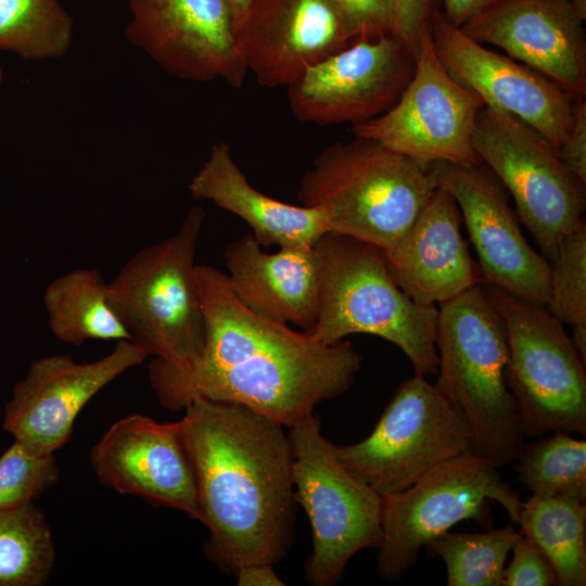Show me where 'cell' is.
<instances>
[{
	"mask_svg": "<svg viewBox=\"0 0 586 586\" xmlns=\"http://www.w3.org/2000/svg\"><path fill=\"white\" fill-rule=\"evenodd\" d=\"M473 148L512 195L520 221L550 264L561 239L585 222L586 182L533 127L488 106L479 112Z\"/></svg>",
	"mask_w": 586,
	"mask_h": 586,
	"instance_id": "obj_11",
	"label": "cell"
},
{
	"mask_svg": "<svg viewBox=\"0 0 586 586\" xmlns=\"http://www.w3.org/2000/svg\"><path fill=\"white\" fill-rule=\"evenodd\" d=\"M2 79H3V71H2V68L0 66V86L2 84Z\"/></svg>",
	"mask_w": 586,
	"mask_h": 586,
	"instance_id": "obj_41",
	"label": "cell"
},
{
	"mask_svg": "<svg viewBox=\"0 0 586 586\" xmlns=\"http://www.w3.org/2000/svg\"><path fill=\"white\" fill-rule=\"evenodd\" d=\"M461 221L455 199L436 188L408 229L381 251L391 278L415 303L441 305L483 283Z\"/></svg>",
	"mask_w": 586,
	"mask_h": 586,
	"instance_id": "obj_21",
	"label": "cell"
},
{
	"mask_svg": "<svg viewBox=\"0 0 586 586\" xmlns=\"http://www.w3.org/2000/svg\"><path fill=\"white\" fill-rule=\"evenodd\" d=\"M519 535L512 524L477 533L448 531L425 547L444 561L448 586H504L506 559Z\"/></svg>",
	"mask_w": 586,
	"mask_h": 586,
	"instance_id": "obj_29",
	"label": "cell"
},
{
	"mask_svg": "<svg viewBox=\"0 0 586 586\" xmlns=\"http://www.w3.org/2000/svg\"><path fill=\"white\" fill-rule=\"evenodd\" d=\"M518 525L548 559L558 586L586 585V502L531 495Z\"/></svg>",
	"mask_w": 586,
	"mask_h": 586,
	"instance_id": "obj_25",
	"label": "cell"
},
{
	"mask_svg": "<svg viewBox=\"0 0 586 586\" xmlns=\"http://www.w3.org/2000/svg\"><path fill=\"white\" fill-rule=\"evenodd\" d=\"M436 188L428 165L355 137L315 157L302 176L297 198L319 213L328 232L382 251L408 229Z\"/></svg>",
	"mask_w": 586,
	"mask_h": 586,
	"instance_id": "obj_3",
	"label": "cell"
},
{
	"mask_svg": "<svg viewBox=\"0 0 586 586\" xmlns=\"http://www.w3.org/2000/svg\"><path fill=\"white\" fill-rule=\"evenodd\" d=\"M288 435L294 499L311 527L305 576L311 585L333 586L357 552L380 546L382 496L339 462L314 413L289 428Z\"/></svg>",
	"mask_w": 586,
	"mask_h": 586,
	"instance_id": "obj_8",
	"label": "cell"
},
{
	"mask_svg": "<svg viewBox=\"0 0 586 586\" xmlns=\"http://www.w3.org/2000/svg\"><path fill=\"white\" fill-rule=\"evenodd\" d=\"M229 285L251 310L303 331L316 321L320 301V275L313 247L263 251L251 232L224 250Z\"/></svg>",
	"mask_w": 586,
	"mask_h": 586,
	"instance_id": "obj_22",
	"label": "cell"
},
{
	"mask_svg": "<svg viewBox=\"0 0 586 586\" xmlns=\"http://www.w3.org/2000/svg\"><path fill=\"white\" fill-rule=\"evenodd\" d=\"M188 190L194 199L209 201L241 218L262 246L313 247L328 232L317 211L281 202L255 189L227 142L212 145Z\"/></svg>",
	"mask_w": 586,
	"mask_h": 586,
	"instance_id": "obj_23",
	"label": "cell"
},
{
	"mask_svg": "<svg viewBox=\"0 0 586 586\" xmlns=\"http://www.w3.org/2000/svg\"><path fill=\"white\" fill-rule=\"evenodd\" d=\"M104 486L199 521L194 473L177 422L135 413L113 423L90 450Z\"/></svg>",
	"mask_w": 586,
	"mask_h": 586,
	"instance_id": "obj_18",
	"label": "cell"
},
{
	"mask_svg": "<svg viewBox=\"0 0 586 586\" xmlns=\"http://www.w3.org/2000/svg\"><path fill=\"white\" fill-rule=\"evenodd\" d=\"M437 188L456 201L479 256L483 284L546 306L550 264L527 243L504 184L480 165L434 162L428 165Z\"/></svg>",
	"mask_w": 586,
	"mask_h": 586,
	"instance_id": "obj_14",
	"label": "cell"
},
{
	"mask_svg": "<svg viewBox=\"0 0 586 586\" xmlns=\"http://www.w3.org/2000/svg\"><path fill=\"white\" fill-rule=\"evenodd\" d=\"M512 560L504 571V586H553L557 577L543 551L520 532Z\"/></svg>",
	"mask_w": 586,
	"mask_h": 586,
	"instance_id": "obj_33",
	"label": "cell"
},
{
	"mask_svg": "<svg viewBox=\"0 0 586 586\" xmlns=\"http://www.w3.org/2000/svg\"><path fill=\"white\" fill-rule=\"evenodd\" d=\"M443 16L453 26L461 27L476 14L489 0H442Z\"/></svg>",
	"mask_w": 586,
	"mask_h": 586,
	"instance_id": "obj_37",
	"label": "cell"
},
{
	"mask_svg": "<svg viewBox=\"0 0 586 586\" xmlns=\"http://www.w3.org/2000/svg\"><path fill=\"white\" fill-rule=\"evenodd\" d=\"M415 61L413 75L395 104L380 116L354 125L355 137L380 142L424 165L482 164L473 135L485 104L442 65L430 25L418 37Z\"/></svg>",
	"mask_w": 586,
	"mask_h": 586,
	"instance_id": "obj_12",
	"label": "cell"
},
{
	"mask_svg": "<svg viewBox=\"0 0 586 586\" xmlns=\"http://www.w3.org/2000/svg\"><path fill=\"white\" fill-rule=\"evenodd\" d=\"M497 469L489 460L468 453L435 466L411 486L383 496L379 575L390 582L402 578L422 548L461 521L491 523V500L518 525L522 500Z\"/></svg>",
	"mask_w": 586,
	"mask_h": 586,
	"instance_id": "obj_9",
	"label": "cell"
},
{
	"mask_svg": "<svg viewBox=\"0 0 586 586\" xmlns=\"http://www.w3.org/2000/svg\"><path fill=\"white\" fill-rule=\"evenodd\" d=\"M576 13L586 20V0H569Z\"/></svg>",
	"mask_w": 586,
	"mask_h": 586,
	"instance_id": "obj_40",
	"label": "cell"
},
{
	"mask_svg": "<svg viewBox=\"0 0 586 586\" xmlns=\"http://www.w3.org/2000/svg\"><path fill=\"white\" fill-rule=\"evenodd\" d=\"M584 20L569 0H489L459 27L498 47L576 98L586 94Z\"/></svg>",
	"mask_w": 586,
	"mask_h": 586,
	"instance_id": "obj_19",
	"label": "cell"
},
{
	"mask_svg": "<svg viewBox=\"0 0 586 586\" xmlns=\"http://www.w3.org/2000/svg\"><path fill=\"white\" fill-rule=\"evenodd\" d=\"M571 340L582 359L586 362V327H574Z\"/></svg>",
	"mask_w": 586,
	"mask_h": 586,
	"instance_id": "obj_39",
	"label": "cell"
},
{
	"mask_svg": "<svg viewBox=\"0 0 586 586\" xmlns=\"http://www.w3.org/2000/svg\"><path fill=\"white\" fill-rule=\"evenodd\" d=\"M394 35L415 49L420 34L430 25L436 0H393Z\"/></svg>",
	"mask_w": 586,
	"mask_h": 586,
	"instance_id": "obj_34",
	"label": "cell"
},
{
	"mask_svg": "<svg viewBox=\"0 0 586 586\" xmlns=\"http://www.w3.org/2000/svg\"><path fill=\"white\" fill-rule=\"evenodd\" d=\"M74 22L60 0H0V50L26 60L64 55Z\"/></svg>",
	"mask_w": 586,
	"mask_h": 586,
	"instance_id": "obj_28",
	"label": "cell"
},
{
	"mask_svg": "<svg viewBox=\"0 0 586 586\" xmlns=\"http://www.w3.org/2000/svg\"><path fill=\"white\" fill-rule=\"evenodd\" d=\"M435 345L434 386L466 419L473 453L497 468L514 461L523 435L505 381L506 328L483 284L441 304Z\"/></svg>",
	"mask_w": 586,
	"mask_h": 586,
	"instance_id": "obj_5",
	"label": "cell"
},
{
	"mask_svg": "<svg viewBox=\"0 0 586 586\" xmlns=\"http://www.w3.org/2000/svg\"><path fill=\"white\" fill-rule=\"evenodd\" d=\"M43 304L49 328L63 343L129 340L109 304L107 283L98 269H75L55 278L46 288Z\"/></svg>",
	"mask_w": 586,
	"mask_h": 586,
	"instance_id": "obj_24",
	"label": "cell"
},
{
	"mask_svg": "<svg viewBox=\"0 0 586 586\" xmlns=\"http://www.w3.org/2000/svg\"><path fill=\"white\" fill-rule=\"evenodd\" d=\"M238 586H283L285 583L273 570V564L253 563L239 568L234 574Z\"/></svg>",
	"mask_w": 586,
	"mask_h": 586,
	"instance_id": "obj_36",
	"label": "cell"
},
{
	"mask_svg": "<svg viewBox=\"0 0 586 586\" xmlns=\"http://www.w3.org/2000/svg\"><path fill=\"white\" fill-rule=\"evenodd\" d=\"M320 301L314 341L335 344L366 333L391 342L407 356L415 374H437L435 333L438 309L410 300L391 278L379 247L348 235L326 232L314 245Z\"/></svg>",
	"mask_w": 586,
	"mask_h": 586,
	"instance_id": "obj_4",
	"label": "cell"
},
{
	"mask_svg": "<svg viewBox=\"0 0 586 586\" xmlns=\"http://www.w3.org/2000/svg\"><path fill=\"white\" fill-rule=\"evenodd\" d=\"M355 41L394 35L393 0H330Z\"/></svg>",
	"mask_w": 586,
	"mask_h": 586,
	"instance_id": "obj_32",
	"label": "cell"
},
{
	"mask_svg": "<svg viewBox=\"0 0 586 586\" xmlns=\"http://www.w3.org/2000/svg\"><path fill=\"white\" fill-rule=\"evenodd\" d=\"M59 477L54 454L14 440L0 456V510L33 502L54 486Z\"/></svg>",
	"mask_w": 586,
	"mask_h": 586,
	"instance_id": "obj_31",
	"label": "cell"
},
{
	"mask_svg": "<svg viewBox=\"0 0 586 586\" xmlns=\"http://www.w3.org/2000/svg\"><path fill=\"white\" fill-rule=\"evenodd\" d=\"M253 1L254 0H228L234 31L242 22Z\"/></svg>",
	"mask_w": 586,
	"mask_h": 586,
	"instance_id": "obj_38",
	"label": "cell"
},
{
	"mask_svg": "<svg viewBox=\"0 0 586 586\" xmlns=\"http://www.w3.org/2000/svg\"><path fill=\"white\" fill-rule=\"evenodd\" d=\"M127 39L169 75L195 82L244 84L228 0H127Z\"/></svg>",
	"mask_w": 586,
	"mask_h": 586,
	"instance_id": "obj_15",
	"label": "cell"
},
{
	"mask_svg": "<svg viewBox=\"0 0 586 586\" xmlns=\"http://www.w3.org/2000/svg\"><path fill=\"white\" fill-rule=\"evenodd\" d=\"M234 34L247 73L267 88L288 87L354 41L330 0H254Z\"/></svg>",
	"mask_w": 586,
	"mask_h": 586,
	"instance_id": "obj_20",
	"label": "cell"
},
{
	"mask_svg": "<svg viewBox=\"0 0 586 586\" xmlns=\"http://www.w3.org/2000/svg\"><path fill=\"white\" fill-rule=\"evenodd\" d=\"M547 310L563 324L586 327V224L563 237L550 263Z\"/></svg>",
	"mask_w": 586,
	"mask_h": 586,
	"instance_id": "obj_30",
	"label": "cell"
},
{
	"mask_svg": "<svg viewBox=\"0 0 586 586\" xmlns=\"http://www.w3.org/2000/svg\"><path fill=\"white\" fill-rule=\"evenodd\" d=\"M129 340L100 359L77 362L67 354L33 361L4 406L2 428L14 440L54 454L69 441L85 406L107 384L146 358Z\"/></svg>",
	"mask_w": 586,
	"mask_h": 586,
	"instance_id": "obj_17",
	"label": "cell"
},
{
	"mask_svg": "<svg viewBox=\"0 0 586 586\" xmlns=\"http://www.w3.org/2000/svg\"><path fill=\"white\" fill-rule=\"evenodd\" d=\"M194 278L205 344L190 365L155 358L149 364L151 386L164 408L178 411L200 398L229 402L289 429L351 388L362 362L351 341L319 343L256 314L213 266L196 264Z\"/></svg>",
	"mask_w": 586,
	"mask_h": 586,
	"instance_id": "obj_1",
	"label": "cell"
},
{
	"mask_svg": "<svg viewBox=\"0 0 586 586\" xmlns=\"http://www.w3.org/2000/svg\"><path fill=\"white\" fill-rule=\"evenodd\" d=\"M206 214L191 207L170 237L138 251L107 283V301L146 356L184 366L201 356L205 321L195 253Z\"/></svg>",
	"mask_w": 586,
	"mask_h": 586,
	"instance_id": "obj_6",
	"label": "cell"
},
{
	"mask_svg": "<svg viewBox=\"0 0 586 586\" xmlns=\"http://www.w3.org/2000/svg\"><path fill=\"white\" fill-rule=\"evenodd\" d=\"M518 481L532 495L560 496L586 502V441L552 432L523 444L515 458Z\"/></svg>",
	"mask_w": 586,
	"mask_h": 586,
	"instance_id": "obj_27",
	"label": "cell"
},
{
	"mask_svg": "<svg viewBox=\"0 0 586 586\" xmlns=\"http://www.w3.org/2000/svg\"><path fill=\"white\" fill-rule=\"evenodd\" d=\"M436 54L449 75L476 93L485 106L509 113L533 127L556 150L566 139L579 99L555 81L502 55L453 26L441 12L430 21Z\"/></svg>",
	"mask_w": 586,
	"mask_h": 586,
	"instance_id": "obj_16",
	"label": "cell"
},
{
	"mask_svg": "<svg viewBox=\"0 0 586 586\" xmlns=\"http://www.w3.org/2000/svg\"><path fill=\"white\" fill-rule=\"evenodd\" d=\"M483 288L506 328L505 381L522 435L556 431L585 435L586 362L564 324L543 305L494 285Z\"/></svg>",
	"mask_w": 586,
	"mask_h": 586,
	"instance_id": "obj_7",
	"label": "cell"
},
{
	"mask_svg": "<svg viewBox=\"0 0 586 586\" xmlns=\"http://www.w3.org/2000/svg\"><path fill=\"white\" fill-rule=\"evenodd\" d=\"M564 166L582 181L586 182V102L576 103L572 128L557 150Z\"/></svg>",
	"mask_w": 586,
	"mask_h": 586,
	"instance_id": "obj_35",
	"label": "cell"
},
{
	"mask_svg": "<svg viewBox=\"0 0 586 586\" xmlns=\"http://www.w3.org/2000/svg\"><path fill=\"white\" fill-rule=\"evenodd\" d=\"M52 531L33 502L0 510V586H43L55 562Z\"/></svg>",
	"mask_w": 586,
	"mask_h": 586,
	"instance_id": "obj_26",
	"label": "cell"
},
{
	"mask_svg": "<svg viewBox=\"0 0 586 586\" xmlns=\"http://www.w3.org/2000/svg\"><path fill=\"white\" fill-rule=\"evenodd\" d=\"M192 464L204 553L222 571L276 564L292 544L293 455L284 426L243 405L195 399L178 421Z\"/></svg>",
	"mask_w": 586,
	"mask_h": 586,
	"instance_id": "obj_2",
	"label": "cell"
},
{
	"mask_svg": "<svg viewBox=\"0 0 586 586\" xmlns=\"http://www.w3.org/2000/svg\"><path fill=\"white\" fill-rule=\"evenodd\" d=\"M333 451L349 473L383 497L473 447L463 416L434 384L415 374L399 384L365 440L334 445Z\"/></svg>",
	"mask_w": 586,
	"mask_h": 586,
	"instance_id": "obj_10",
	"label": "cell"
},
{
	"mask_svg": "<svg viewBox=\"0 0 586 586\" xmlns=\"http://www.w3.org/2000/svg\"><path fill=\"white\" fill-rule=\"evenodd\" d=\"M415 66V49L395 35L355 40L286 87L290 110L319 126L365 123L395 104Z\"/></svg>",
	"mask_w": 586,
	"mask_h": 586,
	"instance_id": "obj_13",
	"label": "cell"
}]
</instances>
